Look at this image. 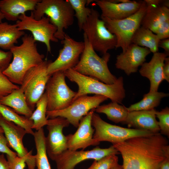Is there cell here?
I'll list each match as a JSON object with an SVG mask.
<instances>
[{"instance_id":"obj_20","label":"cell","mask_w":169,"mask_h":169,"mask_svg":"<svg viewBox=\"0 0 169 169\" xmlns=\"http://www.w3.org/2000/svg\"><path fill=\"white\" fill-rule=\"evenodd\" d=\"M167 56L164 53L156 52L153 54L149 62H145L141 65L139 72L142 76L149 80V92L158 91L160 84L164 80L163 68L165 60Z\"/></svg>"},{"instance_id":"obj_27","label":"cell","mask_w":169,"mask_h":169,"mask_svg":"<svg viewBox=\"0 0 169 169\" xmlns=\"http://www.w3.org/2000/svg\"><path fill=\"white\" fill-rule=\"evenodd\" d=\"M36 150V166L37 169H51L47 157L44 132L42 128L34 132L33 135Z\"/></svg>"},{"instance_id":"obj_5","label":"cell","mask_w":169,"mask_h":169,"mask_svg":"<svg viewBox=\"0 0 169 169\" xmlns=\"http://www.w3.org/2000/svg\"><path fill=\"white\" fill-rule=\"evenodd\" d=\"M31 12L36 20L45 15L48 16L57 28L54 36L58 40L64 39V30L72 25L74 21V13L67 0H40Z\"/></svg>"},{"instance_id":"obj_9","label":"cell","mask_w":169,"mask_h":169,"mask_svg":"<svg viewBox=\"0 0 169 169\" xmlns=\"http://www.w3.org/2000/svg\"><path fill=\"white\" fill-rule=\"evenodd\" d=\"M91 124L95 130L93 138L100 143L107 141L113 144L134 137L153 134L148 131L124 128L109 123L95 112L92 116Z\"/></svg>"},{"instance_id":"obj_33","label":"cell","mask_w":169,"mask_h":169,"mask_svg":"<svg viewBox=\"0 0 169 169\" xmlns=\"http://www.w3.org/2000/svg\"><path fill=\"white\" fill-rule=\"evenodd\" d=\"M118 157L115 154L110 155L98 160H94L86 169H111L118 163Z\"/></svg>"},{"instance_id":"obj_32","label":"cell","mask_w":169,"mask_h":169,"mask_svg":"<svg viewBox=\"0 0 169 169\" xmlns=\"http://www.w3.org/2000/svg\"><path fill=\"white\" fill-rule=\"evenodd\" d=\"M72 8L74 17L77 18L79 31L82 30V26L86 22L91 12V8L86 6L93 2L92 0H67Z\"/></svg>"},{"instance_id":"obj_2","label":"cell","mask_w":169,"mask_h":169,"mask_svg":"<svg viewBox=\"0 0 169 169\" xmlns=\"http://www.w3.org/2000/svg\"><path fill=\"white\" fill-rule=\"evenodd\" d=\"M22 40L21 44L14 45L9 50L12 54L13 60L3 71L11 82L20 85L27 72L40 64L44 57L38 52L36 41L32 35L25 34Z\"/></svg>"},{"instance_id":"obj_30","label":"cell","mask_w":169,"mask_h":169,"mask_svg":"<svg viewBox=\"0 0 169 169\" xmlns=\"http://www.w3.org/2000/svg\"><path fill=\"white\" fill-rule=\"evenodd\" d=\"M0 113L6 120L23 128L27 134L33 136V121L26 117L19 115L12 108L0 103Z\"/></svg>"},{"instance_id":"obj_24","label":"cell","mask_w":169,"mask_h":169,"mask_svg":"<svg viewBox=\"0 0 169 169\" xmlns=\"http://www.w3.org/2000/svg\"><path fill=\"white\" fill-rule=\"evenodd\" d=\"M0 103L12 108L18 114L29 119L33 112L28 105L24 94L20 88L0 98Z\"/></svg>"},{"instance_id":"obj_21","label":"cell","mask_w":169,"mask_h":169,"mask_svg":"<svg viewBox=\"0 0 169 169\" xmlns=\"http://www.w3.org/2000/svg\"><path fill=\"white\" fill-rule=\"evenodd\" d=\"M156 110L134 111L129 112L125 120L123 122L129 128L146 130L153 133L159 132L160 129L156 119Z\"/></svg>"},{"instance_id":"obj_14","label":"cell","mask_w":169,"mask_h":169,"mask_svg":"<svg viewBox=\"0 0 169 169\" xmlns=\"http://www.w3.org/2000/svg\"><path fill=\"white\" fill-rule=\"evenodd\" d=\"M70 124L65 118L61 117L48 120L47 129L48 133L45 137V146L47 154L52 161L68 150L66 136L63 129Z\"/></svg>"},{"instance_id":"obj_15","label":"cell","mask_w":169,"mask_h":169,"mask_svg":"<svg viewBox=\"0 0 169 169\" xmlns=\"http://www.w3.org/2000/svg\"><path fill=\"white\" fill-rule=\"evenodd\" d=\"M120 154L113 145L108 148L97 146L87 151H71L67 150L54 160L57 169H74L77 165L89 159L98 160L106 156Z\"/></svg>"},{"instance_id":"obj_42","label":"cell","mask_w":169,"mask_h":169,"mask_svg":"<svg viewBox=\"0 0 169 169\" xmlns=\"http://www.w3.org/2000/svg\"><path fill=\"white\" fill-rule=\"evenodd\" d=\"M0 169H10L8 162L3 153L0 154Z\"/></svg>"},{"instance_id":"obj_45","label":"cell","mask_w":169,"mask_h":169,"mask_svg":"<svg viewBox=\"0 0 169 169\" xmlns=\"http://www.w3.org/2000/svg\"><path fill=\"white\" fill-rule=\"evenodd\" d=\"M4 18V16L0 10V23L2 22V21Z\"/></svg>"},{"instance_id":"obj_34","label":"cell","mask_w":169,"mask_h":169,"mask_svg":"<svg viewBox=\"0 0 169 169\" xmlns=\"http://www.w3.org/2000/svg\"><path fill=\"white\" fill-rule=\"evenodd\" d=\"M156 116L159 119L158 124L160 133L169 137V108L166 107L160 111L156 110Z\"/></svg>"},{"instance_id":"obj_22","label":"cell","mask_w":169,"mask_h":169,"mask_svg":"<svg viewBox=\"0 0 169 169\" xmlns=\"http://www.w3.org/2000/svg\"><path fill=\"white\" fill-rule=\"evenodd\" d=\"M40 0H2L0 10L4 18L11 21H17L19 16L25 12L33 11Z\"/></svg>"},{"instance_id":"obj_46","label":"cell","mask_w":169,"mask_h":169,"mask_svg":"<svg viewBox=\"0 0 169 169\" xmlns=\"http://www.w3.org/2000/svg\"><path fill=\"white\" fill-rule=\"evenodd\" d=\"M2 116L1 114L0 113V117ZM0 133H4V131L3 130L2 128V127H1V126L0 125Z\"/></svg>"},{"instance_id":"obj_10","label":"cell","mask_w":169,"mask_h":169,"mask_svg":"<svg viewBox=\"0 0 169 169\" xmlns=\"http://www.w3.org/2000/svg\"><path fill=\"white\" fill-rule=\"evenodd\" d=\"M65 77L64 72L58 71L54 73L48 80L45 88L47 111L64 109L72 102L76 92L68 86Z\"/></svg>"},{"instance_id":"obj_11","label":"cell","mask_w":169,"mask_h":169,"mask_svg":"<svg viewBox=\"0 0 169 169\" xmlns=\"http://www.w3.org/2000/svg\"><path fill=\"white\" fill-rule=\"evenodd\" d=\"M108 99L107 97L99 95L82 96L76 99L64 109L47 111L46 117L47 119L57 117H64L68 120L70 124L77 128L81 120L84 116Z\"/></svg>"},{"instance_id":"obj_29","label":"cell","mask_w":169,"mask_h":169,"mask_svg":"<svg viewBox=\"0 0 169 169\" xmlns=\"http://www.w3.org/2000/svg\"><path fill=\"white\" fill-rule=\"evenodd\" d=\"M169 94L158 91L145 94L140 101L126 107L128 112L134 111L149 110L158 106L163 98L168 96Z\"/></svg>"},{"instance_id":"obj_37","label":"cell","mask_w":169,"mask_h":169,"mask_svg":"<svg viewBox=\"0 0 169 169\" xmlns=\"http://www.w3.org/2000/svg\"><path fill=\"white\" fill-rule=\"evenodd\" d=\"M155 33L160 40L169 38V19L163 22L157 28Z\"/></svg>"},{"instance_id":"obj_17","label":"cell","mask_w":169,"mask_h":169,"mask_svg":"<svg viewBox=\"0 0 169 169\" xmlns=\"http://www.w3.org/2000/svg\"><path fill=\"white\" fill-rule=\"evenodd\" d=\"M95 109L91 110L81 120L77 129L74 134L66 136L68 150H83L91 146L100 144L93 138L95 130L92 125L91 120Z\"/></svg>"},{"instance_id":"obj_13","label":"cell","mask_w":169,"mask_h":169,"mask_svg":"<svg viewBox=\"0 0 169 169\" xmlns=\"http://www.w3.org/2000/svg\"><path fill=\"white\" fill-rule=\"evenodd\" d=\"M61 43L63 46L59 51L58 57L48 67L49 75L73 69L78 63L84 47V41H76L66 33Z\"/></svg>"},{"instance_id":"obj_4","label":"cell","mask_w":169,"mask_h":169,"mask_svg":"<svg viewBox=\"0 0 169 169\" xmlns=\"http://www.w3.org/2000/svg\"><path fill=\"white\" fill-rule=\"evenodd\" d=\"M84 47L79 61L73 69L82 75L96 79L107 84L115 83L117 78L108 67L110 58L108 52L99 56L92 47L86 35L83 33Z\"/></svg>"},{"instance_id":"obj_43","label":"cell","mask_w":169,"mask_h":169,"mask_svg":"<svg viewBox=\"0 0 169 169\" xmlns=\"http://www.w3.org/2000/svg\"><path fill=\"white\" fill-rule=\"evenodd\" d=\"M161 169H169V153L166 156L161 163Z\"/></svg>"},{"instance_id":"obj_31","label":"cell","mask_w":169,"mask_h":169,"mask_svg":"<svg viewBox=\"0 0 169 169\" xmlns=\"http://www.w3.org/2000/svg\"><path fill=\"white\" fill-rule=\"evenodd\" d=\"M35 106L36 109L33 111L29 119L33 122L32 129L38 131L47 125L48 121L46 115L47 99L45 92L37 101Z\"/></svg>"},{"instance_id":"obj_38","label":"cell","mask_w":169,"mask_h":169,"mask_svg":"<svg viewBox=\"0 0 169 169\" xmlns=\"http://www.w3.org/2000/svg\"><path fill=\"white\" fill-rule=\"evenodd\" d=\"M3 134L0 133V153H4L11 156H16L17 153L10 149L8 141Z\"/></svg>"},{"instance_id":"obj_18","label":"cell","mask_w":169,"mask_h":169,"mask_svg":"<svg viewBox=\"0 0 169 169\" xmlns=\"http://www.w3.org/2000/svg\"><path fill=\"white\" fill-rule=\"evenodd\" d=\"M151 53L146 48L131 44L124 52L117 55L115 67L129 75L137 71L139 67L145 62L146 57Z\"/></svg>"},{"instance_id":"obj_12","label":"cell","mask_w":169,"mask_h":169,"mask_svg":"<svg viewBox=\"0 0 169 169\" xmlns=\"http://www.w3.org/2000/svg\"><path fill=\"white\" fill-rule=\"evenodd\" d=\"M15 24L20 30L30 31L36 41L45 44L47 51L49 52H51L50 41H58L54 36L57 28L50 22L48 17L44 16L41 19L36 20L34 18L31 12L30 16L24 13L19 16Z\"/></svg>"},{"instance_id":"obj_28","label":"cell","mask_w":169,"mask_h":169,"mask_svg":"<svg viewBox=\"0 0 169 169\" xmlns=\"http://www.w3.org/2000/svg\"><path fill=\"white\" fill-rule=\"evenodd\" d=\"M95 111L98 113L105 114L108 119L116 123L123 122L129 112L126 107L112 102L99 105L95 109Z\"/></svg>"},{"instance_id":"obj_7","label":"cell","mask_w":169,"mask_h":169,"mask_svg":"<svg viewBox=\"0 0 169 169\" xmlns=\"http://www.w3.org/2000/svg\"><path fill=\"white\" fill-rule=\"evenodd\" d=\"M146 8V4L144 0L136 12L125 18L112 20L100 16L108 29L116 37L117 44L115 49L120 48L123 52L131 44V39L134 33L141 26Z\"/></svg>"},{"instance_id":"obj_40","label":"cell","mask_w":169,"mask_h":169,"mask_svg":"<svg viewBox=\"0 0 169 169\" xmlns=\"http://www.w3.org/2000/svg\"><path fill=\"white\" fill-rule=\"evenodd\" d=\"M163 72L164 80L167 82H169V58L166 57L165 60Z\"/></svg>"},{"instance_id":"obj_41","label":"cell","mask_w":169,"mask_h":169,"mask_svg":"<svg viewBox=\"0 0 169 169\" xmlns=\"http://www.w3.org/2000/svg\"><path fill=\"white\" fill-rule=\"evenodd\" d=\"M158 47L163 49L165 52L164 53L168 56L169 54V38L160 40Z\"/></svg>"},{"instance_id":"obj_23","label":"cell","mask_w":169,"mask_h":169,"mask_svg":"<svg viewBox=\"0 0 169 169\" xmlns=\"http://www.w3.org/2000/svg\"><path fill=\"white\" fill-rule=\"evenodd\" d=\"M146 5L141 26L149 29L154 33L163 22L169 19V8L161 5Z\"/></svg>"},{"instance_id":"obj_6","label":"cell","mask_w":169,"mask_h":169,"mask_svg":"<svg viewBox=\"0 0 169 169\" xmlns=\"http://www.w3.org/2000/svg\"><path fill=\"white\" fill-rule=\"evenodd\" d=\"M100 18L98 12L91 8V13L83 24L82 30L93 49L103 55L108 50L115 48L117 39Z\"/></svg>"},{"instance_id":"obj_25","label":"cell","mask_w":169,"mask_h":169,"mask_svg":"<svg viewBox=\"0 0 169 169\" xmlns=\"http://www.w3.org/2000/svg\"><path fill=\"white\" fill-rule=\"evenodd\" d=\"M25 34L24 31L18 29L15 24L0 23V48L10 50Z\"/></svg>"},{"instance_id":"obj_36","label":"cell","mask_w":169,"mask_h":169,"mask_svg":"<svg viewBox=\"0 0 169 169\" xmlns=\"http://www.w3.org/2000/svg\"><path fill=\"white\" fill-rule=\"evenodd\" d=\"M6 155L10 169H24L26 166V159L17 156H13Z\"/></svg>"},{"instance_id":"obj_39","label":"cell","mask_w":169,"mask_h":169,"mask_svg":"<svg viewBox=\"0 0 169 169\" xmlns=\"http://www.w3.org/2000/svg\"><path fill=\"white\" fill-rule=\"evenodd\" d=\"M12 58L10 51L6 52L0 49V68L3 71L8 67Z\"/></svg>"},{"instance_id":"obj_3","label":"cell","mask_w":169,"mask_h":169,"mask_svg":"<svg viewBox=\"0 0 169 169\" xmlns=\"http://www.w3.org/2000/svg\"><path fill=\"white\" fill-rule=\"evenodd\" d=\"M64 72L66 77L71 82L76 83L78 87V90L73 101L80 96L92 94L106 97L111 102L121 104L125 97L122 76L117 78L114 84H109L81 74L73 69Z\"/></svg>"},{"instance_id":"obj_35","label":"cell","mask_w":169,"mask_h":169,"mask_svg":"<svg viewBox=\"0 0 169 169\" xmlns=\"http://www.w3.org/2000/svg\"><path fill=\"white\" fill-rule=\"evenodd\" d=\"M20 87L11 82L0 68V98L11 93Z\"/></svg>"},{"instance_id":"obj_44","label":"cell","mask_w":169,"mask_h":169,"mask_svg":"<svg viewBox=\"0 0 169 169\" xmlns=\"http://www.w3.org/2000/svg\"><path fill=\"white\" fill-rule=\"evenodd\" d=\"M111 169H123V168L122 165H120L118 163Z\"/></svg>"},{"instance_id":"obj_1","label":"cell","mask_w":169,"mask_h":169,"mask_svg":"<svg viewBox=\"0 0 169 169\" xmlns=\"http://www.w3.org/2000/svg\"><path fill=\"white\" fill-rule=\"evenodd\" d=\"M115 146L122 156L123 169H161L166 156L164 143L152 136L133 137Z\"/></svg>"},{"instance_id":"obj_16","label":"cell","mask_w":169,"mask_h":169,"mask_svg":"<svg viewBox=\"0 0 169 169\" xmlns=\"http://www.w3.org/2000/svg\"><path fill=\"white\" fill-rule=\"evenodd\" d=\"M0 125L3 128L9 147L16 151L17 156L25 158L28 169H35L36 166L35 155H32V150L28 151L23 143V140L27 134L22 127L0 117Z\"/></svg>"},{"instance_id":"obj_8","label":"cell","mask_w":169,"mask_h":169,"mask_svg":"<svg viewBox=\"0 0 169 169\" xmlns=\"http://www.w3.org/2000/svg\"><path fill=\"white\" fill-rule=\"evenodd\" d=\"M52 61L44 60L38 66L29 69L20 87L24 94L28 105L33 111L37 101L44 93L46 84L51 76L47 74V69Z\"/></svg>"},{"instance_id":"obj_19","label":"cell","mask_w":169,"mask_h":169,"mask_svg":"<svg viewBox=\"0 0 169 169\" xmlns=\"http://www.w3.org/2000/svg\"><path fill=\"white\" fill-rule=\"evenodd\" d=\"M101 11L100 16L112 20H120L127 18L136 12L139 9L142 1H131L117 3L111 0H94Z\"/></svg>"},{"instance_id":"obj_26","label":"cell","mask_w":169,"mask_h":169,"mask_svg":"<svg viewBox=\"0 0 169 169\" xmlns=\"http://www.w3.org/2000/svg\"><path fill=\"white\" fill-rule=\"evenodd\" d=\"M160 39L157 36L148 28L141 26L134 33L131 43L146 47L153 54L158 52Z\"/></svg>"}]
</instances>
